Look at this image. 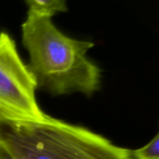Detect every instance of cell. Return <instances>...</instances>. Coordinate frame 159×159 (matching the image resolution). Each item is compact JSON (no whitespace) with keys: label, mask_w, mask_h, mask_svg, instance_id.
Listing matches in <instances>:
<instances>
[{"label":"cell","mask_w":159,"mask_h":159,"mask_svg":"<svg viewBox=\"0 0 159 159\" xmlns=\"http://www.w3.org/2000/svg\"><path fill=\"white\" fill-rule=\"evenodd\" d=\"M21 42L37 89L52 96L80 92L88 97L101 89L102 70L87 56L94 43L64 34L52 18L28 10L21 25Z\"/></svg>","instance_id":"obj_1"},{"label":"cell","mask_w":159,"mask_h":159,"mask_svg":"<svg viewBox=\"0 0 159 159\" xmlns=\"http://www.w3.org/2000/svg\"><path fill=\"white\" fill-rule=\"evenodd\" d=\"M0 143L15 159H134L132 150L48 115L35 121L0 122Z\"/></svg>","instance_id":"obj_2"},{"label":"cell","mask_w":159,"mask_h":159,"mask_svg":"<svg viewBox=\"0 0 159 159\" xmlns=\"http://www.w3.org/2000/svg\"><path fill=\"white\" fill-rule=\"evenodd\" d=\"M37 85L19 55L12 37L0 33V122H26L44 118L35 90Z\"/></svg>","instance_id":"obj_3"},{"label":"cell","mask_w":159,"mask_h":159,"mask_svg":"<svg viewBox=\"0 0 159 159\" xmlns=\"http://www.w3.org/2000/svg\"><path fill=\"white\" fill-rule=\"evenodd\" d=\"M28 10L38 15L52 18L58 12H65L68 7L63 0H28Z\"/></svg>","instance_id":"obj_4"},{"label":"cell","mask_w":159,"mask_h":159,"mask_svg":"<svg viewBox=\"0 0 159 159\" xmlns=\"http://www.w3.org/2000/svg\"><path fill=\"white\" fill-rule=\"evenodd\" d=\"M134 159H159V129L157 135L144 146L132 150Z\"/></svg>","instance_id":"obj_5"},{"label":"cell","mask_w":159,"mask_h":159,"mask_svg":"<svg viewBox=\"0 0 159 159\" xmlns=\"http://www.w3.org/2000/svg\"><path fill=\"white\" fill-rule=\"evenodd\" d=\"M0 159H15L1 143H0Z\"/></svg>","instance_id":"obj_6"}]
</instances>
